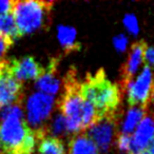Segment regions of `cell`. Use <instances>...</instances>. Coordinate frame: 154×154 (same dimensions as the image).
I'll return each instance as SVG.
<instances>
[{"mask_svg": "<svg viewBox=\"0 0 154 154\" xmlns=\"http://www.w3.org/2000/svg\"><path fill=\"white\" fill-rule=\"evenodd\" d=\"M124 24L130 33H132V34H137L138 33L139 31L138 22H137L135 15H133V14H127L124 18Z\"/></svg>", "mask_w": 154, "mask_h": 154, "instance_id": "ffe728a7", "label": "cell"}, {"mask_svg": "<svg viewBox=\"0 0 154 154\" xmlns=\"http://www.w3.org/2000/svg\"><path fill=\"white\" fill-rule=\"evenodd\" d=\"M117 118V114L107 116L90 127L89 137L94 141L97 149L100 151L107 152L109 150L115 136Z\"/></svg>", "mask_w": 154, "mask_h": 154, "instance_id": "52a82bcc", "label": "cell"}, {"mask_svg": "<svg viewBox=\"0 0 154 154\" xmlns=\"http://www.w3.org/2000/svg\"><path fill=\"white\" fill-rule=\"evenodd\" d=\"M12 45H13V42H11L10 40H8V39L0 36V59H1V57L7 53V51L11 48Z\"/></svg>", "mask_w": 154, "mask_h": 154, "instance_id": "cb8c5ba5", "label": "cell"}, {"mask_svg": "<svg viewBox=\"0 0 154 154\" xmlns=\"http://www.w3.org/2000/svg\"><path fill=\"white\" fill-rule=\"evenodd\" d=\"M50 130L51 133L54 135H61L68 133V126H66V120L63 116L60 114L57 115L54 120L52 122L51 126H50Z\"/></svg>", "mask_w": 154, "mask_h": 154, "instance_id": "ac0fdd59", "label": "cell"}, {"mask_svg": "<svg viewBox=\"0 0 154 154\" xmlns=\"http://www.w3.org/2000/svg\"><path fill=\"white\" fill-rule=\"evenodd\" d=\"M39 136L24 117L0 120V141L3 154H33Z\"/></svg>", "mask_w": 154, "mask_h": 154, "instance_id": "3957f363", "label": "cell"}, {"mask_svg": "<svg viewBox=\"0 0 154 154\" xmlns=\"http://www.w3.org/2000/svg\"><path fill=\"white\" fill-rule=\"evenodd\" d=\"M80 93L94 107L100 119L117 114L122 101V90L118 85L108 79L103 69L88 75L86 79L80 82Z\"/></svg>", "mask_w": 154, "mask_h": 154, "instance_id": "7a4b0ae2", "label": "cell"}, {"mask_svg": "<svg viewBox=\"0 0 154 154\" xmlns=\"http://www.w3.org/2000/svg\"><path fill=\"white\" fill-rule=\"evenodd\" d=\"M154 139V113L145 115L137 128L131 141V154L145 151Z\"/></svg>", "mask_w": 154, "mask_h": 154, "instance_id": "30bf717a", "label": "cell"}, {"mask_svg": "<svg viewBox=\"0 0 154 154\" xmlns=\"http://www.w3.org/2000/svg\"><path fill=\"white\" fill-rule=\"evenodd\" d=\"M14 1H9V0H0V16L10 14L13 11Z\"/></svg>", "mask_w": 154, "mask_h": 154, "instance_id": "7402d4cb", "label": "cell"}, {"mask_svg": "<svg viewBox=\"0 0 154 154\" xmlns=\"http://www.w3.org/2000/svg\"><path fill=\"white\" fill-rule=\"evenodd\" d=\"M23 96V85L9 70V64L0 76V108L20 103Z\"/></svg>", "mask_w": 154, "mask_h": 154, "instance_id": "ba28073f", "label": "cell"}, {"mask_svg": "<svg viewBox=\"0 0 154 154\" xmlns=\"http://www.w3.org/2000/svg\"><path fill=\"white\" fill-rule=\"evenodd\" d=\"M54 2L39 0L14 1L13 16L20 35H26L49 24L50 12Z\"/></svg>", "mask_w": 154, "mask_h": 154, "instance_id": "277c9868", "label": "cell"}, {"mask_svg": "<svg viewBox=\"0 0 154 154\" xmlns=\"http://www.w3.org/2000/svg\"><path fill=\"white\" fill-rule=\"evenodd\" d=\"M136 154H150L149 152L147 151V150H145V151H141V152H138V153H136Z\"/></svg>", "mask_w": 154, "mask_h": 154, "instance_id": "4316f807", "label": "cell"}, {"mask_svg": "<svg viewBox=\"0 0 154 154\" xmlns=\"http://www.w3.org/2000/svg\"><path fill=\"white\" fill-rule=\"evenodd\" d=\"M113 45L117 51L124 52L127 48V45H128V38L122 34L115 36L113 38Z\"/></svg>", "mask_w": 154, "mask_h": 154, "instance_id": "44dd1931", "label": "cell"}, {"mask_svg": "<svg viewBox=\"0 0 154 154\" xmlns=\"http://www.w3.org/2000/svg\"><path fill=\"white\" fill-rule=\"evenodd\" d=\"M0 36L13 43L16 39L21 37L12 13L0 16Z\"/></svg>", "mask_w": 154, "mask_h": 154, "instance_id": "9a60e30c", "label": "cell"}, {"mask_svg": "<svg viewBox=\"0 0 154 154\" xmlns=\"http://www.w3.org/2000/svg\"><path fill=\"white\" fill-rule=\"evenodd\" d=\"M143 61H146V66H154V47H147L143 55Z\"/></svg>", "mask_w": 154, "mask_h": 154, "instance_id": "603a6c76", "label": "cell"}, {"mask_svg": "<svg viewBox=\"0 0 154 154\" xmlns=\"http://www.w3.org/2000/svg\"><path fill=\"white\" fill-rule=\"evenodd\" d=\"M131 141H132V136L130 134H125V133H120L116 138L118 149L128 154H131Z\"/></svg>", "mask_w": 154, "mask_h": 154, "instance_id": "d6986e66", "label": "cell"}, {"mask_svg": "<svg viewBox=\"0 0 154 154\" xmlns=\"http://www.w3.org/2000/svg\"><path fill=\"white\" fill-rule=\"evenodd\" d=\"M8 64H9V62H8L7 60L0 59V76H1V74H2L3 72H5V69L8 68Z\"/></svg>", "mask_w": 154, "mask_h": 154, "instance_id": "d4e9b609", "label": "cell"}, {"mask_svg": "<svg viewBox=\"0 0 154 154\" xmlns=\"http://www.w3.org/2000/svg\"><path fill=\"white\" fill-rule=\"evenodd\" d=\"M69 154H99V150L87 133L80 132L71 138Z\"/></svg>", "mask_w": 154, "mask_h": 154, "instance_id": "4fadbf2b", "label": "cell"}, {"mask_svg": "<svg viewBox=\"0 0 154 154\" xmlns=\"http://www.w3.org/2000/svg\"><path fill=\"white\" fill-rule=\"evenodd\" d=\"M147 47V43L143 40L136 41L131 45L128 59L120 69L122 89L126 88L127 85L131 82V78L133 77V75L137 72L138 68L143 62V55H145V51Z\"/></svg>", "mask_w": 154, "mask_h": 154, "instance_id": "8fae6325", "label": "cell"}, {"mask_svg": "<svg viewBox=\"0 0 154 154\" xmlns=\"http://www.w3.org/2000/svg\"><path fill=\"white\" fill-rule=\"evenodd\" d=\"M58 66V59L53 58L50 61L49 66L45 68V73L36 80V88L41 93L48 95H54L59 90L60 82L56 78L55 71Z\"/></svg>", "mask_w": 154, "mask_h": 154, "instance_id": "7c38bea8", "label": "cell"}, {"mask_svg": "<svg viewBox=\"0 0 154 154\" xmlns=\"http://www.w3.org/2000/svg\"><path fill=\"white\" fill-rule=\"evenodd\" d=\"M9 70L16 79L22 82V80H37L45 73V68L34 57L26 56L9 62Z\"/></svg>", "mask_w": 154, "mask_h": 154, "instance_id": "9c48e42d", "label": "cell"}, {"mask_svg": "<svg viewBox=\"0 0 154 154\" xmlns=\"http://www.w3.org/2000/svg\"><path fill=\"white\" fill-rule=\"evenodd\" d=\"M146 115V110L138 107H130L129 111L127 112L126 118L122 124V132L125 134H130L139 125Z\"/></svg>", "mask_w": 154, "mask_h": 154, "instance_id": "e0dca14e", "label": "cell"}, {"mask_svg": "<svg viewBox=\"0 0 154 154\" xmlns=\"http://www.w3.org/2000/svg\"><path fill=\"white\" fill-rule=\"evenodd\" d=\"M61 115L66 118L69 132L80 133L100 120L94 107L82 97L80 82L74 70H70L64 79V90L58 103Z\"/></svg>", "mask_w": 154, "mask_h": 154, "instance_id": "6da1fadb", "label": "cell"}, {"mask_svg": "<svg viewBox=\"0 0 154 154\" xmlns=\"http://www.w3.org/2000/svg\"><path fill=\"white\" fill-rule=\"evenodd\" d=\"M57 37L60 45L66 52L78 51L80 49V43L76 41V30L74 28L66 26H59L57 29Z\"/></svg>", "mask_w": 154, "mask_h": 154, "instance_id": "5bb4252c", "label": "cell"}, {"mask_svg": "<svg viewBox=\"0 0 154 154\" xmlns=\"http://www.w3.org/2000/svg\"><path fill=\"white\" fill-rule=\"evenodd\" d=\"M127 100L130 107L146 110L154 101V75L151 68L145 66L135 80L126 86Z\"/></svg>", "mask_w": 154, "mask_h": 154, "instance_id": "5b68a950", "label": "cell"}, {"mask_svg": "<svg viewBox=\"0 0 154 154\" xmlns=\"http://www.w3.org/2000/svg\"><path fill=\"white\" fill-rule=\"evenodd\" d=\"M0 154H3V151H2V147H1V141H0Z\"/></svg>", "mask_w": 154, "mask_h": 154, "instance_id": "83f0119b", "label": "cell"}, {"mask_svg": "<svg viewBox=\"0 0 154 154\" xmlns=\"http://www.w3.org/2000/svg\"><path fill=\"white\" fill-rule=\"evenodd\" d=\"M38 141V154H66L63 143L57 137L45 135Z\"/></svg>", "mask_w": 154, "mask_h": 154, "instance_id": "2e32d148", "label": "cell"}, {"mask_svg": "<svg viewBox=\"0 0 154 154\" xmlns=\"http://www.w3.org/2000/svg\"><path fill=\"white\" fill-rule=\"evenodd\" d=\"M54 106V97L45 93L37 92L31 95L26 103V116L32 126L38 127L47 119L51 114Z\"/></svg>", "mask_w": 154, "mask_h": 154, "instance_id": "8992f818", "label": "cell"}, {"mask_svg": "<svg viewBox=\"0 0 154 154\" xmlns=\"http://www.w3.org/2000/svg\"><path fill=\"white\" fill-rule=\"evenodd\" d=\"M149 152L150 154H154V139H153V141L151 143V145L149 146Z\"/></svg>", "mask_w": 154, "mask_h": 154, "instance_id": "484cf974", "label": "cell"}]
</instances>
